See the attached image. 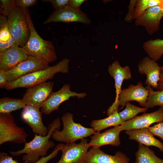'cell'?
<instances>
[{
  "label": "cell",
  "mask_w": 163,
  "mask_h": 163,
  "mask_svg": "<svg viewBox=\"0 0 163 163\" xmlns=\"http://www.w3.org/2000/svg\"><path fill=\"white\" fill-rule=\"evenodd\" d=\"M60 119L56 118L48 126L47 135L42 136L35 134L31 140L24 143L22 149L16 151H10L9 153L14 157L23 154L22 159L25 163H35L41 158L46 156L49 149L54 146V143L50 138L55 129H60Z\"/></svg>",
  "instance_id": "1"
},
{
  "label": "cell",
  "mask_w": 163,
  "mask_h": 163,
  "mask_svg": "<svg viewBox=\"0 0 163 163\" xmlns=\"http://www.w3.org/2000/svg\"><path fill=\"white\" fill-rule=\"evenodd\" d=\"M26 15L30 29L29 39L23 47L29 56L49 64L57 59L53 43L42 39L36 30L28 9Z\"/></svg>",
  "instance_id": "2"
},
{
  "label": "cell",
  "mask_w": 163,
  "mask_h": 163,
  "mask_svg": "<svg viewBox=\"0 0 163 163\" xmlns=\"http://www.w3.org/2000/svg\"><path fill=\"white\" fill-rule=\"evenodd\" d=\"M69 62V59H63L54 65L27 74L13 82H8L4 88L8 90L19 88H28L46 82L57 73L68 72Z\"/></svg>",
  "instance_id": "3"
},
{
  "label": "cell",
  "mask_w": 163,
  "mask_h": 163,
  "mask_svg": "<svg viewBox=\"0 0 163 163\" xmlns=\"http://www.w3.org/2000/svg\"><path fill=\"white\" fill-rule=\"evenodd\" d=\"M61 120L63 125L62 129L60 131L55 129L51 135L55 140L66 143L75 142L93 135L95 132L92 128L85 127L75 123L73 120V115L70 112L65 113Z\"/></svg>",
  "instance_id": "4"
},
{
  "label": "cell",
  "mask_w": 163,
  "mask_h": 163,
  "mask_svg": "<svg viewBox=\"0 0 163 163\" xmlns=\"http://www.w3.org/2000/svg\"><path fill=\"white\" fill-rule=\"evenodd\" d=\"M27 10H23L16 6L8 17L7 23L11 35L16 43L22 47L27 42L30 35Z\"/></svg>",
  "instance_id": "5"
},
{
  "label": "cell",
  "mask_w": 163,
  "mask_h": 163,
  "mask_svg": "<svg viewBox=\"0 0 163 163\" xmlns=\"http://www.w3.org/2000/svg\"><path fill=\"white\" fill-rule=\"evenodd\" d=\"M28 135L16 123L11 113H0V145L8 142L25 143Z\"/></svg>",
  "instance_id": "6"
},
{
  "label": "cell",
  "mask_w": 163,
  "mask_h": 163,
  "mask_svg": "<svg viewBox=\"0 0 163 163\" xmlns=\"http://www.w3.org/2000/svg\"><path fill=\"white\" fill-rule=\"evenodd\" d=\"M70 88V85L66 84L58 91L52 92L42 105L40 108L41 113L48 115L58 110L60 105L70 97H76L78 98H81L86 96V93H77L71 91Z\"/></svg>",
  "instance_id": "7"
},
{
  "label": "cell",
  "mask_w": 163,
  "mask_h": 163,
  "mask_svg": "<svg viewBox=\"0 0 163 163\" xmlns=\"http://www.w3.org/2000/svg\"><path fill=\"white\" fill-rule=\"evenodd\" d=\"M109 75L114 80L116 97L114 101L108 109L107 114L109 115L115 111L118 110V98L122 90L121 87L123 81L125 80L131 79L132 77L131 69L129 66H122L119 62L115 61L108 68Z\"/></svg>",
  "instance_id": "8"
},
{
  "label": "cell",
  "mask_w": 163,
  "mask_h": 163,
  "mask_svg": "<svg viewBox=\"0 0 163 163\" xmlns=\"http://www.w3.org/2000/svg\"><path fill=\"white\" fill-rule=\"evenodd\" d=\"M56 22H78L89 24H91V21L87 14L80 9L72 8L68 5L62 8L55 9L43 23L45 24Z\"/></svg>",
  "instance_id": "9"
},
{
  "label": "cell",
  "mask_w": 163,
  "mask_h": 163,
  "mask_svg": "<svg viewBox=\"0 0 163 163\" xmlns=\"http://www.w3.org/2000/svg\"><path fill=\"white\" fill-rule=\"evenodd\" d=\"M54 85L53 82H46L29 88L21 99L25 105L40 109L52 92Z\"/></svg>",
  "instance_id": "10"
},
{
  "label": "cell",
  "mask_w": 163,
  "mask_h": 163,
  "mask_svg": "<svg viewBox=\"0 0 163 163\" xmlns=\"http://www.w3.org/2000/svg\"><path fill=\"white\" fill-rule=\"evenodd\" d=\"M90 146L85 138L79 143L75 142L64 144L62 155L57 163H84L88 150Z\"/></svg>",
  "instance_id": "11"
},
{
  "label": "cell",
  "mask_w": 163,
  "mask_h": 163,
  "mask_svg": "<svg viewBox=\"0 0 163 163\" xmlns=\"http://www.w3.org/2000/svg\"><path fill=\"white\" fill-rule=\"evenodd\" d=\"M49 66L48 64L29 56L27 59L11 70L5 71L8 82H13L26 75L45 69Z\"/></svg>",
  "instance_id": "12"
},
{
  "label": "cell",
  "mask_w": 163,
  "mask_h": 163,
  "mask_svg": "<svg viewBox=\"0 0 163 163\" xmlns=\"http://www.w3.org/2000/svg\"><path fill=\"white\" fill-rule=\"evenodd\" d=\"M148 95V89L142 82H139L136 85H131L121 90L118 98V105L123 107L128 102L134 101L145 107Z\"/></svg>",
  "instance_id": "13"
},
{
  "label": "cell",
  "mask_w": 163,
  "mask_h": 163,
  "mask_svg": "<svg viewBox=\"0 0 163 163\" xmlns=\"http://www.w3.org/2000/svg\"><path fill=\"white\" fill-rule=\"evenodd\" d=\"M163 121V110L162 107L158 110L141 115L136 116L134 118L124 122L120 125L123 130H128L148 128L153 123Z\"/></svg>",
  "instance_id": "14"
},
{
  "label": "cell",
  "mask_w": 163,
  "mask_h": 163,
  "mask_svg": "<svg viewBox=\"0 0 163 163\" xmlns=\"http://www.w3.org/2000/svg\"><path fill=\"white\" fill-rule=\"evenodd\" d=\"M28 56L23 47L15 43L6 50L0 52V70L7 71L11 70L27 59Z\"/></svg>",
  "instance_id": "15"
},
{
  "label": "cell",
  "mask_w": 163,
  "mask_h": 163,
  "mask_svg": "<svg viewBox=\"0 0 163 163\" xmlns=\"http://www.w3.org/2000/svg\"><path fill=\"white\" fill-rule=\"evenodd\" d=\"M40 109L31 106L26 105L21 111V117L35 134L45 136L47 134L48 128L43 123L42 113Z\"/></svg>",
  "instance_id": "16"
},
{
  "label": "cell",
  "mask_w": 163,
  "mask_h": 163,
  "mask_svg": "<svg viewBox=\"0 0 163 163\" xmlns=\"http://www.w3.org/2000/svg\"><path fill=\"white\" fill-rule=\"evenodd\" d=\"M129 161L122 152H117L112 155L104 153L100 147L93 146L88 151L84 163H130Z\"/></svg>",
  "instance_id": "17"
},
{
  "label": "cell",
  "mask_w": 163,
  "mask_h": 163,
  "mask_svg": "<svg viewBox=\"0 0 163 163\" xmlns=\"http://www.w3.org/2000/svg\"><path fill=\"white\" fill-rule=\"evenodd\" d=\"M162 16L158 6L152 7L147 9L139 18L135 20L136 26L145 27L147 33L152 35L158 32Z\"/></svg>",
  "instance_id": "18"
},
{
  "label": "cell",
  "mask_w": 163,
  "mask_h": 163,
  "mask_svg": "<svg viewBox=\"0 0 163 163\" xmlns=\"http://www.w3.org/2000/svg\"><path fill=\"white\" fill-rule=\"evenodd\" d=\"M138 72L146 76L145 84L152 88H157L160 79L161 69L156 61L148 56L144 57L138 65Z\"/></svg>",
  "instance_id": "19"
},
{
  "label": "cell",
  "mask_w": 163,
  "mask_h": 163,
  "mask_svg": "<svg viewBox=\"0 0 163 163\" xmlns=\"http://www.w3.org/2000/svg\"><path fill=\"white\" fill-rule=\"evenodd\" d=\"M121 131L120 126L119 125L102 133L95 132L91 137L89 145L90 147L96 146L100 148L107 145L118 146L120 143V134Z\"/></svg>",
  "instance_id": "20"
},
{
  "label": "cell",
  "mask_w": 163,
  "mask_h": 163,
  "mask_svg": "<svg viewBox=\"0 0 163 163\" xmlns=\"http://www.w3.org/2000/svg\"><path fill=\"white\" fill-rule=\"evenodd\" d=\"M125 133L128 136L129 139L146 146H155L163 152V143L155 137L148 128L126 130Z\"/></svg>",
  "instance_id": "21"
},
{
  "label": "cell",
  "mask_w": 163,
  "mask_h": 163,
  "mask_svg": "<svg viewBox=\"0 0 163 163\" xmlns=\"http://www.w3.org/2000/svg\"><path fill=\"white\" fill-rule=\"evenodd\" d=\"M123 123V122L120 117L118 110H117L109 115L107 117L92 121L90 125L95 132H100L110 126L120 125Z\"/></svg>",
  "instance_id": "22"
},
{
  "label": "cell",
  "mask_w": 163,
  "mask_h": 163,
  "mask_svg": "<svg viewBox=\"0 0 163 163\" xmlns=\"http://www.w3.org/2000/svg\"><path fill=\"white\" fill-rule=\"evenodd\" d=\"M134 163H163V159L158 157L155 152L148 146L139 144L135 153Z\"/></svg>",
  "instance_id": "23"
},
{
  "label": "cell",
  "mask_w": 163,
  "mask_h": 163,
  "mask_svg": "<svg viewBox=\"0 0 163 163\" xmlns=\"http://www.w3.org/2000/svg\"><path fill=\"white\" fill-rule=\"evenodd\" d=\"M142 47L148 56L156 61L163 55V39L149 40L144 42Z\"/></svg>",
  "instance_id": "24"
},
{
  "label": "cell",
  "mask_w": 163,
  "mask_h": 163,
  "mask_svg": "<svg viewBox=\"0 0 163 163\" xmlns=\"http://www.w3.org/2000/svg\"><path fill=\"white\" fill-rule=\"evenodd\" d=\"M25 105L21 99L4 97L0 99V113H11L21 108Z\"/></svg>",
  "instance_id": "25"
},
{
  "label": "cell",
  "mask_w": 163,
  "mask_h": 163,
  "mask_svg": "<svg viewBox=\"0 0 163 163\" xmlns=\"http://www.w3.org/2000/svg\"><path fill=\"white\" fill-rule=\"evenodd\" d=\"M125 106V109L119 113L120 117L123 122L134 118L140 113L146 112L148 109L146 107H137L129 102L127 103Z\"/></svg>",
  "instance_id": "26"
},
{
  "label": "cell",
  "mask_w": 163,
  "mask_h": 163,
  "mask_svg": "<svg viewBox=\"0 0 163 163\" xmlns=\"http://www.w3.org/2000/svg\"><path fill=\"white\" fill-rule=\"evenodd\" d=\"M149 91V95L145 107L152 108L156 106H163V91H154L151 87H146Z\"/></svg>",
  "instance_id": "27"
},
{
  "label": "cell",
  "mask_w": 163,
  "mask_h": 163,
  "mask_svg": "<svg viewBox=\"0 0 163 163\" xmlns=\"http://www.w3.org/2000/svg\"><path fill=\"white\" fill-rule=\"evenodd\" d=\"M159 0H137L133 19L141 16L149 8L158 6Z\"/></svg>",
  "instance_id": "28"
},
{
  "label": "cell",
  "mask_w": 163,
  "mask_h": 163,
  "mask_svg": "<svg viewBox=\"0 0 163 163\" xmlns=\"http://www.w3.org/2000/svg\"><path fill=\"white\" fill-rule=\"evenodd\" d=\"M3 6L2 11V15L5 17H8L15 7H16L15 0H0Z\"/></svg>",
  "instance_id": "29"
},
{
  "label": "cell",
  "mask_w": 163,
  "mask_h": 163,
  "mask_svg": "<svg viewBox=\"0 0 163 163\" xmlns=\"http://www.w3.org/2000/svg\"><path fill=\"white\" fill-rule=\"evenodd\" d=\"M64 144L62 143L58 144L54 150L50 154L45 157L41 158L35 163H47L51 159L56 157L59 152L61 151Z\"/></svg>",
  "instance_id": "30"
},
{
  "label": "cell",
  "mask_w": 163,
  "mask_h": 163,
  "mask_svg": "<svg viewBox=\"0 0 163 163\" xmlns=\"http://www.w3.org/2000/svg\"><path fill=\"white\" fill-rule=\"evenodd\" d=\"M148 129L154 136L159 137L163 141V121L149 126Z\"/></svg>",
  "instance_id": "31"
},
{
  "label": "cell",
  "mask_w": 163,
  "mask_h": 163,
  "mask_svg": "<svg viewBox=\"0 0 163 163\" xmlns=\"http://www.w3.org/2000/svg\"><path fill=\"white\" fill-rule=\"evenodd\" d=\"M37 0H15L16 6L23 10L27 9L30 7L34 5L37 2Z\"/></svg>",
  "instance_id": "32"
},
{
  "label": "cell",
  "mask_w": 163,
  "mask_h": 163,
  "mask_svg": "<svg viewBox=\"0 0 163 163\" xmlns=\"http://www.w3.org/2000/svg\"><path fill=\"white\" fill-rule=\"evenodd\" d=\"M137 0H131L128 7V12L125 18V21L127 23L131 22L133 19L135 7Z\"/></svg>",
  "instance_id": "33"
},
{
  "label": "cell",
  "mask_w": 163,
  "mask_h": 163,
  "mask_svg": "<svg viewBox=\"0 0 163 163\" xmlns=\"http://www.w3.org/2000/svg\"><path fill=\"white\" fill-rule=\"evenodd\" d=\"M11 37L7 23V24L0 29V42H6L10 40Z\"/></svg>",
  "instance_id": "34"
},
{
  "label": "cell",
  "mask_w": 163,
  "mask_h": 163,
  "mask_svg": "<svg viewBox=\"0 0 163 163\" xmlns=\"http://www.w3.org/2000/svg\"><path fill=\"white\" fill-rule=\"evenodd\" d=\"M42 2L51 3L54 8L57 9L62 8L69 4V0H43Z\"/></svg>",
  "instance_id": "35"
},
{
  "label": "cell",
  "mask_w": 163,
  "mask_h": 163,
  "mask_svg": "<svg viewBox=\"0 0 163 163\" xmlns=\"http://www.w3.org/2000/svg\"><path fill=\"white\" fill-rule=\"evenodd\" d=\"M0 163H20L5 152L0 153Z\"/></svg>",
  "instance_id": "36"
},
{
  "label": "cell",
  "mask_w": 163,
  "mask_h": 163,
  "mask_svg": "<svg viewBox=\"0 0 163 163\" xmlns=\"http://www.w3.org/2000/svg\"><path fill=\"white\" fill-rule=\"evenodd\" d=\"M15 43V42L12 37L10 40L6 42H0V52L6 50Z\"/></svg>",
  "instance_id": "37"
},
{
  "label": "cell",
  "mask_w": 163,
  "mask_h": 163,
  "mask_svg": "<svg viewBox=\"0 0 163 163\" xmlns=\"http://www.w3.org/2000/svg\"><path fill=\"white\" fill-rule=\"evenodd\" d=\"M5 71L0 70V88H4L5 86L8 83Z\"/></svg>",
  "instance_id": "38"
},
{
  "label": "cell",
  "mask_w": 163,
  "mask_h": 163,
  "mask_svg": "<svg viewBox=\"0 0 163 163\" xmlns=\"http://www.w3.org/2000/svg\"><path fill=\"white\" fill-rule=\"evenodd\" d=\"M86 0H69L68 5L71 7L75 9H80V7Z\"/></svg>",
  "instance_id": "39"
},
{
  "label": "cell",
  "mask_w": 163,
  "mask_h": 163,
  "mask_svg": "<svg viewBox=\"0 0 163 163\" xmlns=\"http://www.w3.org/2000/svg\"><path fill=\"white\" fill-rule=\"evenodd\" d=\"M3 15L0 16V29H2L7 24L8 19Z\"/></svg>",
  "instance_id": "40"
},
{
  "label": "cell",
  "mask_w": 163,
  "mask_h": 163,
  "mask_svg": "<svg viewBox=\"0 0 163 163\" xmlns=\"http://www.w3.org/2000/svg\"><path fill=\"white\" fill-rule=\"evenodd\" d=\"M157 89L159 91H163V73H161Z\"/></svg>",
  "instance_id": "41"
},
{
  "label": "cell",
  "mask_w": 163,
  "mask_h": 163,
  "mask_svg": "<svg viewBox=\"0 0 163 163\" xmlns=\"http://www.w3.org/2000/svg\"><path fill=\"white\" fill-rule=\"evenodd\" d=\"M158 6L159 8L162 17H163V0H159Z\"/></svg>",
  "instance_id": "42"
},
{
  "label": "cell",
  "mask_w": 163,
  "mask_h": 163,
  "mask_svg": "<svg viewBox=\"0 0 163 163\" xmlns=\"http://www.w3.org/2000/svg\"><path fill=\"white\" fill-rule=\"evenodd\" d=\"M161 73H163V65L161 67Z\"/></svg>",
  "instance_id": "43"
},
{
  "label": "cell",
  "mask_w": 163,
  "mask_h": 163,
  "mask_svg": "<svg viewBox=\"0 0 163 163\" xmlns=\"http://www.w3.org/2000/svg\"><path fill=\"white\" fill-rule=\"evenodd\" d=\"M162 107V110H163V106H161Z\"/></svg>",
  "instance_id": "44"
}]
</instances>
